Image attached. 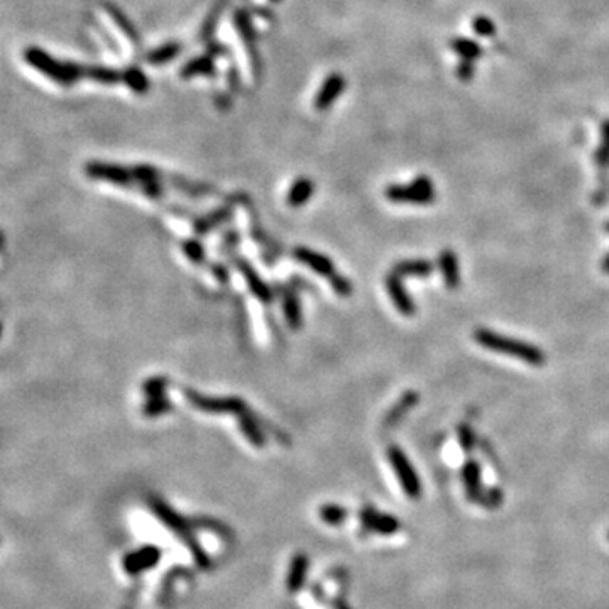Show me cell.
<instances>
[{
	"label": "cell",
	"mask_w": 609,
	"mask_h": 609,
	"mask_svg": "<svg viewBox=\"0 0 609 609\" xmlns=\"http://www.w3.org/2000/svg\"><path fill=\"white\" fill-rule=\"evenodd\" d=\"M474 338L481 347L484 349L494 350L498 354L509 355V358L520 359L523 363H528L531 365H543L545 364V352L530 342L518 340V338H511L503 333L487 330V328H477L474 332Z\"/></svg>",
	"instance_id": "1"
},
{
	"label": "cell",
	"mask_w": 609,
	"mask_h": 609,
	"mask_svg": "<svg viewBox=\"0 0 609 609\" xmlns=\"http://www.w3.org/2000/svg\"><path fill=\"white\" fill-rule=\"evenodd\" d=\"M24 60L29 63V65H33L36 70L41 71V73L46 75L48 78L54 80L60 85H65V87H70V85H73L81 76L87 75V70H85L83 66L54 60L46 51H43V49L39 48L26 49Z\"/></svg>",
	"instance_id": "2"
},
{
	"label": "cell",
	"mask_w": 609,
	"mask_h": 609,
	"mask_svg": "<svg viewBox=\"0 0 609 609\" xmlns=\"http://www.w3.org/2000/svg\"><path fill=\"white\" fill-rule=\"evenodd\" d=\"M385 195L387 200L395 203H413V205H427L435 200V187L427 176H418L410 184H391L386 188Z\"/></svg>",
	"instance_id": "3"
},
{
	"label": "cell",
	"mask_w": 609,
	"mask_h": 609,
	"mask_svg": "<svg viewBox=\"0 0 609 609\" xmlns=\"http://www.w3.org/2000/svg\"><path fill=\"white\" fill-rule=\"evenodd\" d=\"M184 396L195 408L203 410L209 413H234L242 417V415H249V408L239 398H209V396L198 395L193 390H184Z\"/></svg>",
	"instance_id": "4"
},
{
	"label": "cell",
	"mask_w": 609,
	"mask_h": 609,
	"mask_svg": "<svg viewBox=\"0 0 609 609\" xmlns=\"http://www.w3.org/2000/svg\"><path fill=\"white\" fill-rule=\"evenodd\" d=\"M387 457H390L391 466L395 467L396 474H398V479L401 486H403L405 493L408 494L410 498H418V496L422 494V484H420L417 472H415L412 464L408 462L406 455L401 452L398 447H390Z\"/></svg>",
	"instance_id": "5"
},
{
	"label": "cell",
	"mask_w": 609,
	"mask_h": 609,
	"mask_svg": "<svg viewBox=\"0 0 609 609\" xmlns=\"http://www.w3.org/2000/svg\"><path fill=\"white\" fill-rule=\"evenodd\" d=\"M85 173L88 178L92 179H100V182H108L119 184V187H130L134 183L132 171L122 168L117 165H105V162H95L90 161L85 166Z\"/></svg>",
	"instance_id": "6"
},
{
	"label": "cell",
	"mask_w": 609,
	"mask_h": 609,
	"mask_svg": "<svg viewBox=\"0 0 609 609\" xmlns=\"http://www.w3.org/2000/svg\"><path fill=\"white\" fill-rule=\"evenodd\" d=\"M386 290L390 293L392 303L396 305V308L401 315H405V317H413L415 315V305L412 301V298H410L408 293H406L405 286L401 284V279L396 273H391L390 276L386 278Z\"/></svg>",
	"instance_id": "7"
},
{
	"label": "cell",
	"mask_w": 609,
	"mask_h": 609,
	"mask_svg": "<svg viewBox=\"0 0 609 609\" xmlns=\"http://www.w3.org/2000/svg\"><path fill=\"white\" fill-rule=\"evenodd\" d=\"M344 87H345L344 76L340 73H332L327 80H325L322 88H320L317 100H315V107H317L318 110H325V108L330 105L337 97H340Z\"/></svg>",
	"instance_id": "8"
},
{
	"label": "cell",
	"mask_w": 609,
	"mask_h": 609,
	"mask_svg": "<svg viewBox=\"0 0 609 609\" xmlns=\"http://www.w3.org/2000/svg\"><path fill=\"white\" fill-rule=\"evenodd\" d=\"M439 266L442 271V276H444L445 286L449 290H455L460 284V271H459V261L457 256L452 251L445 249L440 252L439 257Z\"/></svg>",
	"instance_id": "9"
},
{
	"label": "cell",
	"mask_w": 609,
	"mask_h": 609,
	"mask_svg": "<svg viewBox=\"0 0 609 609\" xmlns=\"http://www.w3.org/2000/svg\"><path fill=\"white\" fill-rule=\"evenodd\" d=\"M295 259L301 261V263L310 266V268H313L317 271L318 274H322V276H328L332 278L333 274V264L330 263V259L328 257H325L322 254H317V252L305 249V247H298L295 251Z\"/></svg>",
	"instance_id": "10"
},
{
	"label": "cell",
	"mask_w": 609,
	"mask_h": 609,
	"mask_svg": "<svg viewBox=\"0 0 609 609\" xmlns=\"http://www.w3.org/2000/svg\"><path fill=\"white\" fill-rule=\"evenodd\" d=\"M236 264H237V268L242 271L244 276H246L247 283H249L251 291L254 293V295L259 298L261 301H266V303H268V301L273 300V291H271V288L268 286V284H264L263 279L257 276V274L254 273V269H252V266L247 263L246 259L244 261L237 259Z\"/></svg>",
	"instance_id": "11"
},
{
	"label": "cell",
	"mask_w": 609,
	"mask_h": 609,
	"mask_svg": "<svg viewBox=\"0 0 609 609\" xmlns=\"http://www.w3.org/2000/svg\"><path fill=\"white\" fill-rule=\"evenodd\" d=\"M462 481L464 486H466V493L467 498L471 501H477L481 498V467L479 464L474 462H467L466 466L462 467Z\"/></svg>",
	"instance_id": "12"
},
{
	"label": "cell",
	"mask_w": 609,
	"mask_h": 609,
	"mask_svg": "<svg viewBox=\"0 0 609 609\" xmlns=\"http://www.w3.org/2000/svg\"><path fill=\"white\" fill-rule=\"evenodd\" d=\"M433 266L430 261L425 259H408L401 261L395 266L392 273H396L398 276H417V278H427L428 274H432Z\"/></svg>",
	"instance_id": "13"
},
{
	"label": "cell",
	"mask_w": 609,
	"mask_h": 609,
	"mask_svg": "<svg viewBox=\"0 0 609 609\" xmlns=\"http://www.w3.org/2000/svg\"><path fill=\"white\" fill-rule=\"evenodd\" d=\"M417 401H418V395H417V392H413V391L405 392V395L400 398L398 403H396V406H392L391 412L386 415L385 425L386 427H391V425H395V423H398L400 420L403 418V415L406 412H408V410L412 408V406H415V403H417Z\"/></svg>",
	"instance_id": "14"
},
{
	"label": "cell",
	"mask_w": 609,
	"mask_h": 609,
	"mask_svg": "<svg viewBox=\"0 0 609 609\" xmlns=\"http://www.w3.org/2000/svg\"><path fill=\"white\" fill-rule=\"evenodd\" d=\"M252 417H254L252 413L242 415L241 420H239V425H241V430H242L244 435L247 437V440H249L252 445L259 447L261 449V447L266 444V439H264L263 432H261V428L257 427V422L256 420H252Z\"/></svg>",
	"instance_id": "15"
},
{
	"label": "cell",
	"mask_w": 609,
	"mask_h": 609,
	"mask_svg": "<svg viewBox=\"0 0 609 609\" xmlns=\"http://www.w3.org/2000/svg\"><path fill=\"white\" fill-rule=\"evenodd\" d=\"M311 195H313V183H311L310 179L301 178L291 187L290 195H288V203H290L291 207H300L303 205Z\"/></svg>",
	"instance_id": "16"
},
{
	"label": "cell",
	"mask_w": 609,
	"mask_h": 609,
	"mask_svg": "<svg viewBox=\"0 0 609 609\" xmlns=\"http://www.w3.org/2000/svg\"><path fill=\"white\" fill-rule=\"evenodd\" d=\"M173 410L171 401L166 396H156V398H149L142 406V413L146 417H160Z\"/></svg>",
	"instance_id": "17"
},
{
	"label": "cell",
	"mask_w": 609,
	"mask_h": 609,
	"mask_svg": "<svg viewBox=\"0 0 609 609\" xmlns=\"http://www.w3.org/2000/svg\"><path fill=\"white\" fill-rule=\"evenodd\" d=\"M87 76L90 78H93L95 81H100V83H119L120 80H124V73H119V71L112 70V68H88L87 70Z\"/></svg>",
	"instance_id": "18"
},
{
	"label": "cell",
	"mask_w": 609,
	"mask_h": 609,
	"mask_svg": "<svg viewBox=\"0 0 609 609\" xmlns=\"http://www.w3.org/2000/svg\"><path fill=\"white\" fill-rule=\"evenodd\" d=\"M284 317H286L288 323H290L291 328H298L301 323V317H300V303H298V300L295 298V295H291V293H288L286 298H284Z\"/></svg>",
	"instance_id": "19"
},
{
	"label": "cell",
	"mask_w": 609,
	"mask_h": 609,
	"mask_svg": "<svg viewBox=\"0 0 609 609\" xmlns=\"http://www.w3.org/2000/svg\"><path fill=\"white\" fill-rule=\"evenodd\" d=\"M364 518L369 525H373L378 531H381V533H392V531H396V528H398V521H396L395 518L381 516V514L376 513H369L368 516Z\"/></svg>",
	"instance_id": "20"
},
{
	"label": "cell",
	"mask_w": 609,
	"mask_h": 609,
	"mask_svg": "<svg viewBox=\"0 0 609 609\" xmlns=\"http://www.w3.org/2000/svg\"><path fill=\"white\" fill-rule=\"evenodd\" d=\"M229 219V210L222 209L219 212H215V214H212L209 219H202V220H195V230L198 234H205L209 232V230L214 227V225L222 224L224 220Z\"/></svg>",
	"instance_id": "21"
},
{
	"label": "cell",
	"mask_w": 609,
	"mask_h": 609,
	"mask_svg": "<svg viewBox=\"0 0 609 609\" xmlns=\"http://www.w3.org/2000/svg\"><path fill=\"white\" fill-rule=\"evenodd\" d=\"M214 71V65L207 56L198 58L193 63H188L183 70V76H193V75H210Z\"/></svg>",
	"instance_id": "22"
},
{
	"label": "cell",
	"mask_w": 609,
	"mask_h": 609,
	"mask_svg": "<svg viewBox=\"0 0 609 609\" xmlns=\"http://www.w3.org/2000/svg\"><path fill=\"white\" fill-rule=\"evenodd\" d=\"M179 49H182V46H179V44H176V43H170V44H165V46H161V48H157L156 51H152L151 53V56L147 58L149 61L151 63H165V61H170L171 58H175L176 54L179 53Z\"/></svg>",
	"instance_id": "23"
},
{
	"label": "cell",
	"mask_w": 609,
	"mask_h": 609,
	"mask_svg": "<svg viewBox=\"0 0 609 609\" xmlns=\"http://www.w3.org/2000/svg\"><path fill=\"white\" fill-rule=\"evenodd\" d=\"M166 386H168V379L166 378H152L144 382L142 390L147 398H156V396H165Z\"/></svg>",
	"instance_id": "24"
},
{
	"label": "cell",
	"mask_w": 609,
	"mask_h": 609,
	"mask_svg": "<svg viewBox=\"0 0 609 609\" xmlns=\"http://www.w3.org/2000/svg\"><path fill=\"white\" fill-rule=\"evenodd\" d=\"M124 81L129 85L130 88L135 90V92H146V90H147V80H146V76H144L139 70H135V68H132V70L125 71V73H124Z\"/></svg>",
	"instance_id": "25"
},
{
	"label": "cell",
	"mask_w": 609,
	"mask_h": 609,
	"mask_svg": "<svg viewBox=\"0 0 609 609\" xmlns=\"http://www.w3.org/2000/svg\"><path fill=\"white\" fill-rule=\"evenodd\" d=\"M183 251L188 256V259H192L195 264H203L205 261V251H203L202 244L197 241H184L183 242Z\"/></svg>",
	"instance_id": "26"
},
{
	"label": "cell",
	"mask_w": 609,
	"mask_h": 609,
	"mask_svg": "<svg viewBox=\"0 0 609 609\" xmlns=\"http://www.w3.org/2000/svg\"><path fill=\"white\" fill-rule=\"evenodd\" d=\"M454 48L457 49L460 54H464V56H467V58H477L481 53L479 46H477V44H474V43H469L467 39H462V41H457V43H454Z\"/></svg>",
	"instance_id": "27"
},
{
	"label": "cell",
	"mask_w": 609,
	"mask_h": 609,
	"mask_svg": "<svg viewBox=\"0 0 609 609\" xmlns=\"http://www.w3.org/2000/svg\"><path fill=\"white\" fill-rule=\"evenodd\" d=\"M344 516H345V511L342 508H338V506H325V508H322V518H323L325 521H328V523L342 521V520H344Z\"/></svg>",
	"instance_id": "28"
},
{
	"label": "cell",
	"mask_w": 609,
	"mask_h": 609,
	"mask_svg": "<svg viewBox=\"0 0 609 609\" xmlns=\"http://www.w3.org/2000/svg\"><path fill=\"white\" fill-rule=\"evenodd\" d=\"M330 284H332L333 290H335L338 293V295L347 296V295H350V293H352L350 283L347 281L345 278H342L340 274H333V276L330 278Z\"/></svg>",
	"instance_id": "29"
},
{
	"label": "cell",
	"mask_w": 609,
	"mask_h": 609,
	"mask_svg": "<svg viewBox=\"0 0 609 609\" xmlns=\"http://www.w3.org/2000/svg\"><path fill=\"white\" fill-rule=\"evenodd\" d=\"M459 440H460V445L464 447V450H471L474 447V442H476V437H474L472 430L467 425H460L459 427Z\"/></svg>",
	"instance_id": "30"
},
{
	"label": "cell",
	"mask_w": 609,
	"mask_h": 609,
	"mask_svg": "<svg viewBox=\"0 0 609 609\" xmlns=\"http://www.w3.org/2000/svg\"><path fill=\"white\" fill-rule=\"evenodd\" d=\"M474 29H476L479 34H484V36L494 33L493 22L489 19H484V17H479V19L474 22Z\"/></svg>",
	"instance_id": "31"
},
{
	"label": "cell",
	"mask_w": 609,
	"mask_h": 609,
	"mask_svg": "<svg viewBox=\"0 0 609 609\" xmlns=\"http://www.w3.org/2000/svg\"><path fill=\"white\" fill-rule=\"evenodd\" d=\"M303 568H305V561H303V558H300V561H296L295 567H293L291 585H300L301 576H303Z\"/></svg>",
	"instance_id": "32"
},
{
	"label": "cell",
	"mask_w": 609,
	"mask_h": 609,
	"mask_svg": "<svg viewBox=\"0 0 609 609\" xmlns=\"http://www.w3.org/2000/svg\"><path fill=\"white\" fill-rule=\"evenodd\" d=\"M212 269H214V274L220 279V281H227L229 274H227V269H225L224 266H220V264L212 266Z\"/></svg>",
	"instance_id": "33"
},
{
	"label": "cell",
	"mask_w": 609,
	"mask_h": 609,
	"mask_svg": "<svg viewBox=\"0 0 609 609\" xmlns=\"http://www.w3.org/2000/svg\"><path fill=\"white\" fill-rule=\"evenodd\" d=\"M603 271L606 274H609V254L604 257V261H603Z\"/></svg>",
	"instance_id": "34"
},
{
	"label": "cell",
	"mask_w": 609,
	"mask_h": 609,
	"mask_svg": "<svg viewBox=\"0 0 609 609\" xmlns=\"http://www.w3.org/2000/svg\"><path fill=\"white\" fill-rule=\"evenodd\" d=\"M4 247H6V236H4V232L0 230V252L4 251Z\"/></svg>",
	"instance_id": "35"
},
{
	"label": "cell",
	"mask_w": 609,
	"mask_h": 609,
	"mask_svg": "<svg viewBox=\"0 0 609 609\" xmlns=\"http://www.w3.org/2000/svg\"><path fill=\"white\" fill-rule=\"evenodd\" d=\"M2 330H4V327H2V323H0V335H2Z\"/></svg>",
	"instance_id": "36"
},
{
	"label": "cell",
	"mask_w": 609,
	"mask_h": 609,
	"mask_svg": "<svg viewBox=\"0 0 609 609\" xmlns=\"http://www.w3.org/2000/svg\"><path fill=\"white\" fill-rule=\"evenodd\" d=\"M604 227H606V232H609V222L606 225H604Z\"/></svg>",
	"instance_id": "37"
},
{
	"label": "cell",
	"mask_w": 609,
	"mask_h": 609,
	"mask_svg": "<svg viewBox=\"0 0 609 609\" xmlns=\"http://www.w3.org/2000/svg\"><path fill=\"white\" fill-rule=\"evenodd\" d=\"M608 540H609V533H608Z\"/></svg>",
	"instance_id": "38"
}]
</instances>
